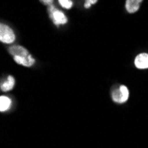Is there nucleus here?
<instances>
[{
  "mask_svg": "<svg viewBox=\"0 0 148 148\" xmlns=\"http://www.w3.org/2000/svg\"><path fill=\"white\" fill-rule=\"evenodd\" d=\"M8 51L11 56L14 60V61L19 65L24 66L26 68H29V66H32L36 62V60L30 54V52L23 46L13 45L11 46L8 49Z\"/></svg>",
  "mask_w": 148,
  "mask_h": 148,
  "instance_id": "nucleus-1",
  "label": "nucleus"
},
{
  "mask_svg": "<svg viewBox=\"0 0 148 148\" xmlns=\"http://www.w3.org/2000/svg\"><path fill=\"white\" fill-rule=\"evenodd\" d=\"M0 41L4 44H12L15 41V35L12 29L3 23L0 25Z\"/></svg>",
  "mask_w": 148,
  "mask_h": 148,
  "instance_id": "nucleus-2",
  "label": "nucleus"
},
{
  "mask_svg": "<svg viewBox=\"0 0 148 148\" xmlns=\"http://www.w3.org/2000/svg\"><path fill=\"white\" fill-rule=\"evenodd\" d=\"M112 99L114 102L123 104L125 103L129 99V90L126 86L121 85L112 92Z\"/></svg>",
  "mask_w": 148,
  "mask_h": 148,
  "instance_id": "nucleus-3",
  "label": "nucleus"
},
{
  "mask_svg": "<svg viewBox=\"0 0 148 148\" xmlns=\"http://www.w3.org/2000/svg\"><path fill=\"white\" fill-rule=\"evenodd\" d=\"M48 11L50 13L51 19L52 20L53 23H54L55 25H62V24L66 23V21H68V19H66V17L64 13L62 12L57 10L56 7L53 5H49Z\"/></svg>",
  "mask_w": 148,
  "mask_h": 148,
  "instance_id": "nucleus-4",
  "label": "nucleus"
},
{
  "mask_svg": "<svg viewBox=\"0 0 148 148\" xmlns=\"http://www.w3.org/2000/svg\"><path fill=\"white\" fill-rule=\"evenodd\" d=\"M135 66L138 69H148V53H140L135 59Z\"/></svg>",
  "mask_w": 148,
  "mask_h": 148,
  "instance_id": "nucleus-5",
  "label": "nucleus"
},
{
  "mask_svg": "<svg viewBox=\"0 0 148 148\" xmlns=\"http://www.w3.org/2000/svg\"><path fill=\"white\" fill-rule=\"evenodd\" d=\"M15 84V80L12 75H8L5 80H3L0 84V89L2 91H9L13 89Z\"/></svg>",
  "mask_w": 148,
  "mask_h": 148,
  "instance_id": "nucleus-6",
  "label": "nucleus"
},
{
  "mask_svg": "<svg viewBox=\"0 0 148 148\" xmlns=\"http://www.w3.org/2000/svg\"><path fill=\"white\" fill-rule=\"evenodd\" d=\"M142 1L143 0H126V4H125L126 10L130 13L136 12L139 9Z\"/></svg>",
  "mask_w": 148,
  "mask_h": 148,
  "instance_id": "nucleus-7",
  "label": "nucleus"
},
{
  "mask_svg": "<svg viewBox=\"0 0 148 148\" xmlns=\"http://www.w3.org/2000/svg\"><path fill=\"white\" fill-rule=\"evenodd\" d=\"M12 104V100L6 97V96H1L0 97V111L5 112L7 111Z\"/></svg>",
  "mask_w": 148,
  "mask_h": 148,
  "instance_id": "nucleus-8",
  "label": "nucleus"
},
{
  "mask_svg": "<svg viewBox=\"0 0 148 148\" xmlns=\"http://www.w3.org/2000/svg\"><path fill=\"white\" fill-rule=\"evenodd\" d=\"M59 3L62 7L66 9H70L73 5V2L71 0H59Z\"/></svg>",
  "mask_w": 148,
  "mask_h": 148,
  "instance_id": "nucleus-9",
  "label": "nucleus"
},
{
  "mask_svg": "<svg viewBox=\"0 0 148 148\" xmlns=\"http://www.w3.org/2000/svg\"><path fill=\"white\" fill-rule=\"evenodd\" d=\"M40 2H42L44 5H51L53 3V0H40Z\"/></svg>",
  "mask_w": 148,
  "mask_h": 148,
  "instance_id": "nucleus-10",
  "label": "nucleus"
},
{
  "mask_svg": "<svg viewBox=\"0 0 148 148\" xmlns=\"http://www.w3.org/2000/svg\"><path fill=\"white\" fill-rule=\"evenodd\" d=\"M86 2L90 3V5H94V4H96L98 2V0H86Z\"/></svg>",
  "mask_w": 148,
  "mask_h": 148,
  "instance_id": "nucleus-11",
  "label": "nucleus"
},
{
  "mask_svg": "<svg viewBox=\"0 0 148 148\" xmlns=\"http://www.w3.org/2000/svg\"><path fill=\"white\" fill-rule=\"evenodd\" d=\"M90 3H88V2H85V4H84V7L85 8H89V7H90Z\"/></svg>",
  "mask_w": 148,
  "mask_h": 148,
  "instance_id": "nucleus-12",
  "label": "nucleus"
}]
</instances>
